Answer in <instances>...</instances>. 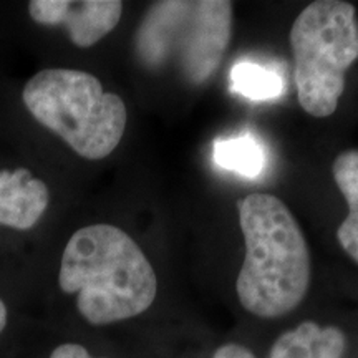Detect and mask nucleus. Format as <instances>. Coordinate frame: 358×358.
<instances>
[{
  "label": "nucleus",
  "mask_w": 358,
  "mask_h": 358,
  "mask_svg": "<svg viewBox=\"0 0 358 358\" xmlns=\"http://www.w3.org/2000/svg\"><path fill=\"white\" fill-rule=\"evenodd\" d=\"M237 211L245 244L237 299L259 319H280L301 306L310 287L306 236L277 196L252 192L237 201Z\"/></svg>",
  "instance_id": "f257e3e1"
},
{
  "label": "nucleus",
  "mask_w": 358,
  "mask_h": 358,
  "mask_svg": "<svg viewBox=\"0 0 358 358\" xmlns=\"http://www.w3.org/2000/svg\"><path fill=\"white\" fill-rule=\"evenodd\" d=\"M58 284L77 294V308L92 325L141 315L153 306L158 279L140 245L111 224H92L70 237Z\"/></svg>",
  "instance_id": "f03ea898"
},
{
  "label": "nucleus",
  "mask_w": 358,
  "mask_h": 358,
  "mask_svg": "<svg viewBox=\"0 0 358 358\" xmlns=\"http://www.w3.org/2000/svg\"><path fill=\"white\" fill-rule=\"evenodd\" d=\"M22 98L42 127L85 159L106 158L123 140L128 122L123 98L105 92L88 71L42 70L25 83Z\"/></svg>",
  "instance_id": "7ed1b4c3"
},
{
  "label": "nucleus",
  "mask_w": 358,
  "mask_h": 358,
  "mask_svg": "<svg viewBox=\"0 0 358 358\" xmlns=\"http://www.w3.org/2000/svg\"><path fill=\"white\" fill-rule=\"evenodd\" d=\"M232 35V3L226 0H164L148 8L134 53L146 69L173 66L189 85L216 73Z\"/></svg>",
  "instance_id": "20e7f679"
},
{
  "label": "nucleus",
  "mask_w": 358,
  "mask_h": 358,
  "mask_svg": "<svg viewBox=\"0 0 358 358\" xmlns=\"http://www.w3.org/2000/svg\"><path fill=\"white\" fill-rule=\"evenodd\" d=\"M290 48L302 110L315 118L334 115L358 58L355 7L342 0L312 2L294 20Z\"/></svg>",
  "instance_id": "39448f33"
},
{
  "label": "nucleus",
  "mask_w": 358,
  "mask_h": 358,
  "mask_svg": "<svg viewBox=\"0 0 358 358\" xmlns=\"http://www.w3.org/2000/svg\"><path fill=\"white\" fill-rule=\"evenodd\" d=\"M30 17L40 25H62L80 48H88L118 25L123 13L120 0H32Z\"/></svg>",
  "instance_id": "423d86ee"
},
{
  "label": "nucleus",
  "mask_w": 358,
  "mask_h": 358,
  "mask_svg": "<svg viewBox=\"0 0 358 358\" xmlns=\"http://www.w3.org/2000/svg\"><path fill=\"white\" fill-rule=\"evenodd\" d=\"M50 191L27 168L0 171V226L32 229L47 211Z\"/></svg>",
  "instance_id": "0eeeda50"
},
{
  "label": "nucleus",
  "mask_w": 358,
  "mask_h": 358,
  "mask_svg": "<svg viewBox=\"0 0 358 358\" xmlns=\"http://www.w3.org/2000/svg\"><path fill=\"white\" fill-rule=\"evenodd\" d=\"M347 337L338 327L302 322L271 347L268 358H343Z\"/></svg>",
  "instance_id": "6e6552de"
},
{
  "label": "nucleus",
  "mask_w": 358,
  "mask_h": 358,
  "mask_svg": "<svg viewBox=\"0 0 358 358\" xmlns=\"http://www.w3.org/2000/svg\"><path fill=\"white\" fill-rule=\"evenodd\" d=\"M335 185L347 201L348 214L337 229L343 250L358 264V150L340 153L332 166Z\"/></svg>",
  "instance_id": "1a4fd4ad"
},
{
  "label": "nucleus",
  "mask_w": 358,
  "mask_h": 358,
  "mask_svg": "<svg viewBox=\"0 0 358 358\" xmlns=\"http://www.w3.org/2000/svg\"><path fill=\"white\" fill-rule=\"evenodd\" d=\"M213 153L217 166L244 178H257L266 166L264 146L250 134L221 138L214 141Z\"/></svg>",
  "instance_id": "9d476101"
},
{
  "label": "nucleus",
  "mask_w": 358,
  "mask_h": 358,
  "mask_svg": "<svg viewBox=\"0 0 358 358\" xmlns=\"http://www.w3.org/2000/svg\"><path fill=\"white\" fill-rule=\"evenodd\" d=\"M229 78L232 92L252 101L275 100L285 90L284 78L277 71L254 62H237L231 69Z\"/></svg>",
  "instance_id": "9b49d317"
},
{
  "label": "nucleus",
  "mask_w": 358,
  "mask_h": 358,
  "mask_svg": "<svg viewBox=\"0 0 358 358\" xmlns=\"http://www.w3.org/2000/svg\"><path fill=\"white\" fill-rule=\"evenodd\" d=\"M50 358H93L88 350L78 343H64L52 352Z\"/></svg>",
  "instance_id": "f8f14e48"
},
{
  "label": "nucleus",
  "mask_w": 358,
  "mask_h": 358,
  "mask_svg": "<svg viewBox=\"0 0 358 358\" xmlns=\"http://www.w3.org/2000/svg\"><path fill=\"white\" fill-rule=\"evenodd\" d=\"M7 325V308H6V303L2 302V299H0V334H2V330L6 329Z\"/></svg>",
  "instance_id": "ddd939ff"
}]
</instances>
